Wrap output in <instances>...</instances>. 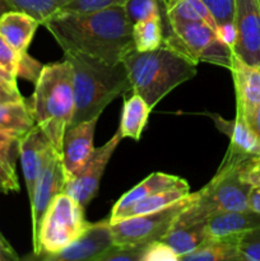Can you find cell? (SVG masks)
Wrapping results in <instances>:
<instances>
[{"mask_svg": "<svg viewBox=\"0 0 260 261\" xmlns=\"http://www.w3.org/2000/svg\"><path fill=\"white\" fill-rule=\"evenodd\" d=\"M121 63L127 70L132 92L139 94L152 110L176 87L193 79L198 66L165 43L150 51L133 47Z\"/></svg>", "mask_w": 260, "mask_h": 261, "instance_id": "obj_3", "label": "cell"}, {"mask_svg": "<svg viewBox=\"0 0 260 261\" xmlns=\"http://www.w3.org/2000/svg\"><path fill=\"white\" fill-rule=\"evenodd\" d=\"M127 0H71L59 13H89L112 7H124Z\"/></svg>", "mask_w": 260, "mask_h": 261, "instance_id": "obj_32", "label": "cell"}, {"mask_svg": "<svg viewBox=\"0 0 260 261\" xmlns=\"http://www.w3.org/2000/svg\"><path fill=\"white\" fill-rule=\"evenodd\" d=\"M133 43L135 50L150 51L163 43V27L161 12L133 25Z\"/></svg>", "mask_w": 260, "mask_h": 261, "instance_id": "obj_27", "label": "cell"}, {"mask_svg": "<svg viewBox=\"0 0 260 261\" xmlns=\"http://www.w3.org/2000/svg\"><path fill=\"white\" fill-rule=\"evenodd\" d=\"M249 208L260 214V186H254L250 190Z\"/></svg>", "mask_w": 260, "mask_h": 261, "instance_id": "obj_41", "label": "cell"}, {"mask_svg": "<svg viewBox=\"0 0 260 261\" xmlns=\"http://www.w3.org/2000/svg\"><path fill=\"white\" fill-rule=\"evenodd\" d=\"M42 68H43L42 64L36 61L35 59H32L30 55H28V53H25L23 54V55H20L17 78L18 76H22V78L31 81L32 83H36V81H37Z\"/></svg>", "mask_w": 260, "mask_h": 261, "instance_id": "obj_36", "label": "cell"}, {"mask_svg": "<svg viewBox=\"0 0 260 261\" xmlns=\"http://www.w3.org/2000/svg\"><path fill=\"white\" fill-rule=\"evenodd\" d=\"M99 117L79 122L74 126H69L64 135L61 158L66 180L73 178L91 158L94 152V130Z\"/></svg>", "mask_w": 260, "mask_h": 261, "instance_id": "obj_13", "label": "cell"}, {"mask_svg": "<svg viewBox=\"0 0 260 261\" xmlns=\"http://www.w3.org/2000/svg\"><path fill=\"white\" fill-rule=\"evenodd\" d=\"M64 53H79L107 64L121 63L134 47L122 7L89 13H56L43 23Z\"/></svg>", "mask_w": 260, "mask_h": 261, "instance_id": "obj_1", "label": "cell"}, {"mask_svg": "<svg viewBox=\"0 0 260 261\" xmlns=\"http://www.w3.org/2000/svg\"><path fill=\"white\" fill-rule=\"evenodd\" d=\"M121 139L122 137L120 134V130L117 129L111 139L107 140L99 148H96L84 167L73 178L66 181L64 193L70 195L86 208L98 193L99 182H101L105 170Z\"/></svg>", "mask_w": 260, "mask_h": 261, "instance_id": "obj_10", "label": "cell"}, {"mask_svg": "<svg viewBox=\"0 0 260 261\" xmlns=\"http://www.w3.org/2000/svg\"><path fill=\"white\" fill-rule=\"evenodd\" d=\"M51 148L53 145L48 142L47 137L37 125L19 139V160L30 201L33 196L35 185L43 167V163Z\"/></svg>", "mask_w": 260, "mask_h": 261, "instance_id": "obj_15", "label": "cell"}, {"mask_svg": "<svg viewBox=\"0 0 260 261\" xmlns=\"http://www.w3.org/2000/svg\"><path fill=\"white\" fill-rule=\"evenodd\" d=\"M73 69L66 59L43 65L35 83L32 109L36 125L50 144L61 153L64 135L74 115Z\"/></svg>", "mask_w": 260, "mask_h": 261, "instance_id": "obj_4", "label": "cell"}, {"mask_svg": "<svg viewBox=\"0 0 260 261\" xmlns=\"http://www.w3.org/2000/svg\"><path fill=\"white\" fill-rule=\"evenodd\" d=\"M0 193H3V191H2V188H0Z\"/></svg>", "mask_w": 260, "mask_h": 261, "instance_id": "obj_47", "label": "cell"}, {"mask_svg": "<svg viewBox=\"0 0 260 261\" xmlns=\"http://www.w3.org/2000/svg\"><path fill=\"white\" fill-rule=\"evenodd\" d=\"M150 111L152 109L148 106L147 102L139 94L132 92V96L124 99V106H122L121 120L119 125L122 139L130 138L138 142L147 125Z\"/></svg>", "mask_w": 260, "mask_h": 261, "instance_id": "obj_22", "label": "cell"}, {"mask_svg": "<svg viewBox=\"0 0 260 261\" xmlns=\"http://www.w3.org/2000/svg\"><path fill=\"white\" fill-rule=\"evenodd\" d=\"M204 223L209 239H223V237L239 236L251 229L259 228L260 214L251 209L222 212L212 216Z\"/></svg>", "mask_w": 260, "mask_h": 261, "instance_id": "obj_17", "label": "cell"}, {"mask_svg": "<svg viewBox=\"0 0 260 261\" xmlns=\"http://www.w3.org/2000/svg\"><path fill=\"white\" fill-rule=\"evenodd\" d=\"M0 240H3V241H4V242H8L7 239H5V237H4V234L2 233V231H0Z\"/></svg>", "mask_w": 260, "mask_h": 261, "instance_id": "obj_45", "label": "cell"}, {"mask_svg": "<svg viewBox=\"0 0 260 261\" xmlns=\"http://www.w3.org/2000/svg\"><path fill=\"white\" fill-rule=\"evenodd\" d=\"M209 240L211 239L206 233L205 223L203 222V223L191 224V226L180 227V228H172L160 241L170 246L180 261L181 256L195 251Z\"/></svg>", "mask_w": 260, "mask_h": 261, "instance_id": "obj_23", "label": "cell"}, {"mask_svg": "<svg viewBox=\"0 0 260 261\" xmlns=\"http://www.w3.org/2000/svg\"><path fill=\"white\" fill-rule=\"evenodd\" d=\"M114 245L110 219L89 223L86 231L71 244L51 255H45L38 260L43 261H96Z\"/></svg>", "mask_w": 260, "mask_h": 261, "instance_id": "obj_12", "label": "cell"}, {"mask_svg": "<svg viewBox=\"0 0 260 261\" xmlns=\"http://www.w3.org/2000/svg\"><path fill=\"white\" fill-rule=\"evenodd\" d=\"M246 124L249 125L250 129L260 138V105L254 110L249 119L246 120Z\"/></svg>", "mask_w": 260, "mask_h": 261, "instance_id": "obj_42", "label": "cell"}, {"mask_svg": "<svg viewBox=\"0 0 260 261\" xmlns=\"http://www.w3.org/2000/svg\"><path fill=\"white\" fill-rule=\"evenodd\" d=\"M19 256L14 251L9 242H4L0 240V261H17Z\"/></svg>", "mask_w": 260, "mask_h": 261, "instance_id": "obj_40", "label": "cell"}, {"mask_svg": "<svg viewBox=\"0 0 260 261\" xmlns=\"http://www.w3.org/2000/svg\"><path fill=\"white\" fill-rule=\"evenodd\" d=\"M242 165L221 163L212 180L196 191L193 203L177 217L173 228L203 223L222 212L247 211L252 186L241 178Z\"/></svg>", "mask_w": 260, "mask_h": 261, "instance_id": "obj_5", "label": "cell"}, {"mask_svg": "<svg viewBox=\"0 0 260 261\" xmlns=\"http://www.w3.org/2000/svg\"><path fill=\"white\" fill-rule=\"evenodd\" d=\"M73 69L74 115L70 126L99 117L103 110L126 92H132L122 63L107 64L79 53H64Z\"/></svg>", "mask_w": 260, "mask_h": 261, "instance_id": "obj_2", "label": "cell"}, {"mask_svg": "<svg viewBox=\"0 0 260 261\" xmlns=\"http://www.w3.org/2000/svg\"><path fill=\"white\" fill-rule=\"evenodd\" d=\"M35 126L32 109L25 99L0 105V132L20 139Z\"/></svg>", "mask_w": 260, "mask_h": 261, "instance_id": "obj_20", "label": "cell"}, {"mask_svg": "<svg viewBox=\"0 0 260 261\" xmlns=\"http://www.w3.org/2000/svg\"><path fill=\"white\" fill-rule=\"evenodd\" d=\"M240 261H260V227L240 234Z\"/></svg>", "mask_w": 260, "mask_h": 261, "instance_id": "obj_31", "label": "cell"}, {"mask_svg": "<svg viewBox=\"0 0 260 261\" xmlns=\"http://www.w3.org/2000/svg\"><path fill=\"white\" fill-rule=\"evenodd\" d=\"M41 23L19 10H8L0 17V36L19 55L27 53L28 46Z\"/></svg>", "mask_w": 260, "mask_h": 261, "instance_id": "obj_19", "label": "cell"}, {"mask_svg": "<svg viewBox=\"0 0 260 261\" xmlns=\"http://www.w3.org/2000/svg\"><path fill=\"white\" fill-rule=\"evenodd\" d=\"M158 2H160V4H162V5H165L166 3L168 2V0H158Z\"/></svg>", "mask_w": 260, "mask_h": 261, "instance_id": "obj_46", "label": "cell"}, {"mask_svg": "<svg viewBox=\"0 0 260 261\" xmlns=\"http://www.w3.org/2000/svg\"><path fill=\"white\" fill-rule=\"evenodd\" d=\"M196 193H190L176 203L150 213L127 217L111 223L115 245L145 246L160 241L173 228L177 217L193 203Z\"/></svg>", "mask_w": 260, "mask_h": 261, "instance_id": "obj_8", "label": "cell"}, {"mask_svg": "<svg viewBox=\"0 0 260 261\" xmlns=\"http://www.w3.org/2000/svg\"><path fill=\"white\" fill-rule=\"evenodd\" d=\"M189 194H190V188H189L188 184L183 186H177V188L168 189V190L158 191V193L153 194V195L148 196V198L143 199V200L138 201V203L133 204L129 208L125 209L115 222L127 218V217L140 216V214L160 211V209H163L166 206L171 205V204L176 203V201L183 199L184 196L189 195Z\"/></svg>", "mask_w": 260, "mask_h": 261, "instance_id": "obj_26", "label": "cell"}, {"mask_svg": "<svg viewBox=\"0 0 260 261\" xmlns=\"http://www.w3.org/2000/svg\"><path fill=\"white\" fill-rule=\"evenodd\" d=\"M19 155V139L0 132V188L3 194L19 191L15 158Z\"/></svg>", "mask_w": 260, "mask_h": 261, "instance_id": "obj_25", "label": "cell"}, {"mask_svg": "<svg viewBox=\"0 0 260 261\" xmlns=\"http://www.w3.org/2000/svg\"><path fill=\"white\" fill-rule=\"evenodd\" d=\"M66 176L64 171L63 158L61 153L55 148H51L46 157L43 167L33 190V196L31 199V216H32V245L35 246L37 242L38 231H40L41 222L47 211L51 201L64 193L66 185Z\"/></svg>", "mask_w": 260, "mask_h": 261, "instance_id": "obj_9", "label": "cell"}, {"mask_svg": "<svg viewBox=\"0 0 260 261\" xmlns=\"http://www.w3.org/2000/svg\"><path fill=\"white\" fill-rule=\"evenodd\" d=\"M71 0H5L10 10H19L36 18L41 24L60 12Z\"/></svg>", "mask_w": 260, "mask_h": 261, "instance_id": "obj_28", "label": "cell"}, {"mask_svg": "<svg viewBox=\"0 0 260 261\" xmlns=\"http://www.w3.org/2000/svg\"><path fill=\"white\" fill-rule=\"evenodd\" d=\"M241 178L250 186H260V155L252 157L242 165Z\"/></svg>", "mask_w": 260, "mask_h": 261, "instance_id": "obj_37", "label": "cell"}, {"mask_svg": "<svg viewBox=\"0 0 260 261\" xmlns=\"http://www.w3.org/2000/svg\"><path fill=\"white\" fill-rule=\"evenodd\" d=\"M91 222L84 216V206L66 193L51 201L41 222L37 242L33 246L35 260L55 254L78 239ZM28 257V259H30Z\"/></svg>", "mask_w": 260, "mask_h": 261, "instance_id": "obj_7", "label": "cell"}, {"mask_svg": "<svg viewBox=\"0 0 260 261\" xmlns=\"http://www.w3.org/2000/svg\"><path fill=\"white\" fill-rule=\"evenodd\" d=\"M239 236L211 239L208 242L180 257V261H240Z\"/></svg>", "mask_w": 260, "mask_h": 261, "instance_id": "obj_24", "label": "cell"}, {"mask_svg": "<svg viewBox=\"0 0 260 261\" xmlns=\"http://www.w3.org/2000/svg\"><path fill=\"white\" fill-rule=\"evenodd\" d=\"M8 10H10V8L8 7V4L5 3V0H0V17H2L5 12H8Z\"/></svg>", "mask_w": 260, "mask_h": 261, "instance_id": "obj_44", "label": "cell"}, {"mask_svg": "<svg viewBox=\"0 0 260 261\" xmlns=\"http://www.w3.org/2000/svg\"><path fill=\"white\" fill-rule=\"evenodd\" d=\"M163 43L178 51L194 63L214 64L229 69L233 50L217 36V32L201 22H170L161 13Z\"/></svg>", "mask_w": 260, "mask_h": 261, "instance_id": "obj_6", "label": "cell"}, {"mask_svg": "<svg viewBox=\"0 0 260 261\" xmlns=\"http://www.w3.org/2000/svg\"><path fill=\"white\" fill-rule=\"evenodd\" d=\"M160 7L170 22H201L217 31L216 19L203 0H168Z\"/></svg>", "mask_w": 260, "mask_h": 261, "instance_id": "obj_21", "label": "cell"}, {"mask_svg": "<svg viewBox=\"0 0 260 261\" xmlns=\"http://www.w3.org/2000/svg\"><path fill=\"white\" fill-rule=\"evenodd\" d=\"M24 99L18 89L17 84H4L0 83V105L8 102H15Z\"/></svg>", "mask_w": 260, "mask_h": 261, "instance_id": "obj_39", "label": "cell"}, {"mask_svg": "<svg viewBox=\"0 0 260 261\" xmlns=\"http://www.w3.org/2000/svg\"><path fill=\"white\" fill-rule=\"evenodd\" d=\"M203 115L211 117L217 129L229 138V147L227 152L245 158L259 157L260 138L250 129L244 120L239 117L227 120L219 116L218 114H212V112H203Z\"/></svg>", "mask_w": 260, "mask_h": 261, "instance_id": "obj_16", "label": "cell"}, {"mask_svg": "<svg viewBox=\"0 0 260 261\" xmlns=\"http://www.w3.org/2000/svg\"><path fill=\"white\" fill-rule=\"evenodd\" d=\"M122 8L132 25L161 12L158 0H127Z\"/></svg>", "mask_w": 260, "mask_h": 261, "instance_id": "obj_29", "label": "cell"}, {"mask_svg": "<svg viewBox=\"0 0 260 261\" xmlns=\"http://www.w3.org/2000/svg\"><path fill=\"white\" fill-rule=\"evenodd\" d=\"M186 181L184 178L177 177V176L173 175H167V173L162 172H154L152 175L148 176L147 178L142 181L140 184H138L137 186L129 190L127 193H125L119 200L116 201V204L114 205L111 212V216H110V222L114 223L117 218L120 217V214L125 211L126 208H129L133 204L138 203V201L143 200V199L148 198V196L153 195V194L158 193V191L168 190V189L177 188V186L186 185Z\"/></svg>", "mask_w": 260, "mask_h": 261, "instance_id": "obj_18", "label": "cell"}, {"mask_svg": "<svg viewBox=\"0 0 260 261\" xmlns=\"http://www.w3.org/2000/svg\"><path fill=\"white\" fill-rule=\"evenodd\" d=\"M147 246V245H145ZM145 246H129V245H112L96 261H142Z\"/></svg>", "mask_w": 260, "mask_h": 261, "instance_id": "obj_30", "label": "cell"}, {"mask_svg": "<svg viewBox=\"0 0 260 261\" xmlns=\"http://www.w3.org/2000/svg\"><path fill=\"white\" fill-rule=\"evenodd\" d=\"M20 55L0 36V68L17 78Z\"/></svg>", "mask_w": 260, "mask_h": 261, "instance_id": "obj_35", "label": "cell"}, {"mask_svg": "<svg viewBox=\"0 0 260 261\" xmlns=\"http://www.w3.org/2000/svg\"><path fill=\"white\" fill-rule=\"evenodd\" d=\"M142 261H178V256L162 241H154L145 246Z\"/></svg>", "mask_w": 260, "mask_h": 261, "instance_id": "obj_34", "label": "cell"}, {"mask_svg": "<svg viewBox=\"0 0 260 261\" xmlns=\"http://www.w3.org/2000/svg\"><path fill=\"white\" fill-rule=\"evenodd\" d=\"M217 36L223 41L226 45H228L229 47L233 48L235 43H236V27H235L233 22L231 23H224V24L217 25Z\"/></svg>", "mask_w": 260, "mask_h": 261, "instance_id": "obj_38", "label": "cell"}, {"mask_svg": "<svg viewBox=\"0 0 260 261\" xmlns=\"http://www.w3.org/2000/svg\"><path fill=\"white\" fill-rule=\"evenodd\" d=\"M229 71L236 93V117L246 122L260 105V66L246 64L233 54Z\"/></svg>", "mask_w": 260, "mask_h": 261, "instance_id": "obj_14", "label": "cell"}, {"mask_svg": "<svg viewBox=\"0 0 260 261\" xmlns=\"http://www.w3.org/2000/svg\"><path fill=\"white\" fill-rule=\"evenodd\" d=\"M203 2L211 10L217 25L233 22L235 0H203Z\"/></svg>", "mask_w": 260, "mask_h": 261, "instance_id": "obj_33", "label": "cell"}, {"mask_svg": "<svg viewBox=\"0 0 260 261\" xmlns=\"http://www.w3.org/2000/svg\"><path fill=\"white\" fill-rule=\"evenodd\" d=\"M233 54L250 65L260 66V0H235Z\"/></svg>", "mask_w": 260, "mask_h": 261, "instance_id": "obj_11", "label": "cell"}, {"mask_svg": "<svg viewBox=\"0 0 260 261\" xmlns=\"http://www.w3.org/2000/svg\"><path fill=\"white\" fill-rule=\"evenodd\" d=\"M0 83L17 84V78L8 73V71H5L3 68H0Z\"/></svg>", "mask_w": 260, "mask_h": 261, "instance_id": "obj_43", "label": "cell"}]
</instances>
